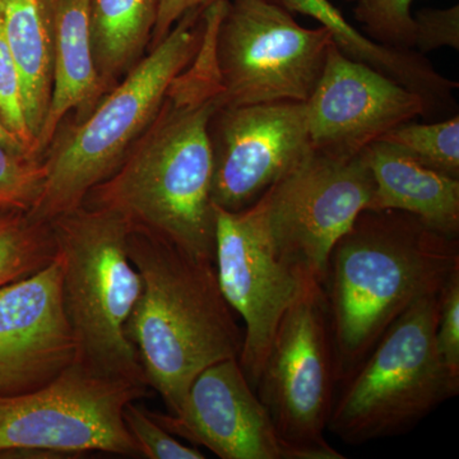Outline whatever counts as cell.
<instances>
[{"instance_id":"obj_15","label":"cell","mask_w":459,"mask_h":459,"mask_svg":"<svg viewBox=\"0 0 459 459\" xmlns=\"http://www.w3.org/2000/svg\"><path fill=\"white\" fill-rule=\"evenodd\" d=\"M75 360L56 255L42 270L0 287V395L36 391Z\"/></svg>"},{"instance_id":"obj_28","label":"cell","mask_w":459,"mask_h":459,"mask_svg":"<svg viewBox=\"0 0 459 459\" xmlns=\"http://www.w3.org/2000/svg\"><path fill=\"white\" fill-rule=\"evenodd\" d=\"M217 2H222V0H159L156 23L153 27L150 49L164 40L175 23L184 14L188 13L193 9L208 7V5L214 4Z\"/></svg>"},{"instance_id":"obj_9","label":"cell","mask_w":459,"mask_h":459,"mask_svg":"<svg viewBox=\"0 0 459 459\" xmlns=\"http://www.w3.org/2000/svg\"><path fill=\"white\" fill-rule=\"evenodd\" d=\"M148 386L95 376L74 362L49 385L0 395V455L42 449L74 458L101 452L141 458L123 413Z\"/></svg>"},{"instance_id":"obj_25","label":"cell","mask_w":459,"mask_h":459,"mask_svg":"<svg viewBox=\"0 0 459 459\" xmlns=\"http://www.w3.org/2000/svg\"><path fill=\"white\" fill-rule=\"evenodd\" d=\"M0 119L36 157V140L30 131L23 104L22 83L5 41L0 21ZM40 159V157H39Z\"/></svg>"},{"instance_id":"obj_18","label":"cell","mask_w":459,"mask_h":459,"mask_svg":"<svg viewBox=\"0 0 459 459\" xmlns=\"http://www.w3.org/2000/svg\"><path fill=\"white\" fill-rule=\"evenodd\" d=\"M0 21L22 83L27 124L38 142L54 83L53 39L45 0H0Z\"/></svg>"},{"instance_id":"obj_1","label":"cell","mask_w":459,"mask_h":459,"mask_svg":"<svg viewBox=\"0 0 459 459\" xmlns=\"http://www.w3.org/2000/svg\"><path fill=\"white\" fill-rule=\"evenodd\" d=\"M226 2L205 8L204 40L169 87L155 119L122 164L90 190L82 205L119 214L198 258L214 262L211 117L222 107L214 32Z\"/></svg>"},{"instance_id":"obj_27","label":"cell","mask_w":459,"mask_h":459,"mask_svg":"<svg viewBox=\"0 0 459 459\" xmlns=\"http://www.w3.org/2000/svg\"><path fill=\"white\" fill-rule=\"evenodd\" d=\"M435 340L444 367L459 380V268L453 272L440 294Z\"/></svg>"},{"instance_id":"obj_14","label":"cell","mask_w":459,"mask_h":459,"mask_svg":"<svg viewBox=\"0 0 459 459\" xmlns=\"http://www.w3.org/2000/svg\"><path fill=\"white\" fill-rule=\"evenodd\" d=\"M148 413L174 437L222 459H304L281 437L238 359L202 371L177 412Z\"/></svg>"},{"instance_id":"obj_24","label":"cell","mask_w":459,"mask_h":459,"mask_svg":"<svg viewBox=\"0 0 459 459\" xmlns=\"http://www.w3.org/2000/svg\"><path fill=\"white\" fill-rule=\"evenodd\" d=\"M124 422L141 455L148 459H204L195 446H186L159 424L146 409L129 402L124 409Z\"/></svg>"},{"instance_id":"obj_4","label":"cell","mask_w":459,"mask_h":459,"mask_svg":"<svg viewBox=\"0 0 459 459\" xmlns=\"http://www.w3.org/2000/svg\"><path fill=\"white\" fill-rule=\"evenodd\" d=\"M205 8L184 14L90 115L57 128L42 155L45 181L40 197L27 212L33 220L50 222L81 207L90 190L119 168L155 119L172 81L197 56Z\"/></svg>"},{"instance_id":"obj_13","label":"cell","mask_w":459,"mask_h":459,"mask_svg":"<svg viewBox=\"0 0 459 459\" xmlns=\"http://www.w3.org/2000/svg\"><path fill=\"white\" fill-rule=\"evenodd\" d=\"M307 108L313 150L338 159L361 155L395 126L429 115L421 96L344 56L336 42Z\"/></svg>"},{"instance_id":"obj_5","label":"cell","mask_w":459,"mask_h":459,"mask_svg":"<svg viewBox=\"0 0 459 459\" xmlns=\"http://www.w3.org/2000/svg\"><path fill=\"white\" fill-rule=\"evenodd\" d=\"M62 270L66 316L77 364L95 376L147 385L126 325L142 279L128 252L129 225L119 214L81 207L50 221Z\"/></svg>"},{"instance_id":"obj_11","label":"cell","mask_w":459,"mask_h":459,"mask_svg":"<svg viewBox=\"0 0 459 459\" xmlns=\"http://www.w3.org/2000/svg\"><path fill=\"white\" fill-rule=\"evenodd\" d=\"M214 267L226 301L246 325L238 362L255 388L283 314L318 281L277 253L255 204L237 212L214 205Z\"/></svg>"},{"instance_id":"obj_7","label":"cell","mask_w":459,"mask_h":459,"mask_svg":"<svg viewBox=\"0 0 459 459\" xmlns=\"http://www.w3.org/2000/svg\"><path fill=\"white\" fill-rule=\"evenodd\" d=\"M333 42L272 0H228L214 32L222 107L307 102Z\"/></svg>"},{"instance_id":"obj_22","label":"cell","mask_w":459,"mask_h":459,"mask_svg":"<svg viewBox=\"0 0 459 459\" xmlns=\"http://www.w3.org/2000/svg\"><path fill=\"white\" fill-rule=\"evenodd\" d=\"M352 5L353 16L365 35L394 49H413V0H343Z\"/></svg>"},{"instance_id":"obj_20","label":"cell","mask_w":459,"mask_h":459,"mask_svg":"<svg viewBox=\"0 0 459 459\" xmlns=\"http://www.w3.org/2000/svg\"><path fill=\"white\" fill-rule=\"evenodd\" d=\"M56 255L49 222L23 211L0 212V287L42 270Z\"/></svg>"},{"instance_id":"obj_26","label":"cell","mask_w":459,"mask_h":459,"mask_svg":"<svg viewBox=\"0 0 459 459\" xmlns=\"http://www.w3.org/2000/svg\"><path fill=\"white\" fill-rule=\"evenodd\" d=\"M413 48L420 54L440 48L459 49V5L420 9L413 16Z\"/></svg>"},{"instance_id":"obj_3","label":"cell","mask_w":459,"mask_h":459,"mask_svg":"<svg viewBox=\"0 0 459 459\" xmlns=\"http://www.w3.org/2000/svg\"><path fill=\"white\" fill-rule=\"evenodd\" d=\"M128 252L142 290L126 337L140 356L148 388L174 413L202 371L238 359L243 332L222 294L214 262L134 228H129Z\"/></svg>"},{"instance_id":"obj_2","label":"cell","mask_w":459,"mask_h":459,"mask_svg":"<svg viewBox=\"0 0 459 459\" xmlns=\"http://www.w3.org/2000/svg\"><path fill=\"white\" fill-rule=\"evenodd\" d=\"M459 268L457 238L400 211L365 210L329 256L327 298L337 385L416 301Z\"/></svg>"},{"instance_id":"obj_21","label":"cell","mask_w":459,"mask_h":459,"mask_svg":"<svg viewBox=\"0 0 459 459\" xmlns=\"http://www.w3.org/2000/svg\"><path fill=\"white\" fill-rule=\"evenodd\" d=\"M419 164L459 179V117L430 124L404 123L383 135Z\"/></svg>"},{"instance_id":"obj_29","label":"cell","mask_w":459,"mask_h":459,"mask_svg":"<svg viewBox=\"0 0 459 459\" xmlns=\"http://www.w3.org/2000/svg\"><path fill=\"white\" fill-rule=\"evenodd\" d=\"M0 144L7 147L8 150L13 151V152L18 153V155L31 157V159H39V157L33 155L31 150H30V148L27 147L26 144L23 143V142L21 141L7 126H5L2 119H0Z\"/></svg>"},{"instance_id":"obj_16","label":"cell","mask_w":459,"mask_h":459,"mask_svg":"<svg viewBox=\"0 0 459 459\" xmlns=\"http://www.w3.org/2000/svg\"><path fill=\"white\" fill-rule=\"evenodd\" d=\"M54 49V83L50 107L36 152L42 160L65 117L80 122L105 96L91 51L92 0H45Z\"/></svg>"},{"instance_id":"obj_30","label":"cell","mask_w":459,"mask_h":459,"mask_svg":"<svg viewBox=\"0 0 459 459\" xmlns=\"http://www.w3.org/2000/svg\"><path fill=\"white\" fill-rule=\"evenodd\" d=\"M272 2L286 8L292 14L300 13L304 16H309L322 4L323 0H272Z\"/></svg>"},{"instance_id":"obj_8","label":"cell","mask_w":459,"mask_h":459,"mask_svg":"<svg viewBox=\"0 0 459 459\" xmlns=\"http://www.w3.org/2000/svg\"><path fill=\"white\" fill-rule=\"evenodd\" d=\"M336 385L325 285L312 282L283 314L255 385L281 437L304 459L344 458L325 435Z\"/></svg>"},{"instance_id":"obj_17","label":"cell","mask_w":459,"mask_h":459,"mask_svg":"<svg viewBox=\"0 0 459 459\" xmlns=\"http://www.w3.org/2000/svg\"><path fill=\"white\" fill-rule=\"evenodd\" d=\"M362 153L374 181L368 210L412 214L435 231L458 238V178L419 164L388 142H373Z\"/></svg>"},{"instance_id":"obj_23","label":"cell","mask_w":459,"mask_h":459,"mask_svg":"<svg viewBox=\"0 0 459 459\" xmlns=\"http://www.w3.org/2000/svg\"><path fill=\"white\" fill-rule=\"evenodd\" d=\"M45 181L42 160L18 155L0 144V212H29Z\"/></svg>"},{"instance_id":"obj_10","label":"cell","mask_w":459,"mask_h":459,"mask_svg":"<svg viewBox=\"0 0 459 459\" xmlns=\"http://www.w3.org/2000/svg\"><path fill=\"white\" fill-rule=\"evenodd\" d=\"M373 192L364 153L338 159L312 150L255 204L277 253L325 285L332 250L368 210Z\"/></svg>"},{"instance_id":"obj_12","label":"cell","mask_w":459,"mask_h":459,"mask_svg":"<svg viewBox=\"0 0 459 459\" xmlns=\"http://www.w3.org/2000/svg\"><path fill=\"white\" fill-rule=\"evenodd\" d=\"M213 205L246 210L310 151L307 102L220 107L210 122Z\"/></svg>"},{"instance_id":"obj_6","label":"cell","mask_w":459,"mask_h":459,"mask_svg":"<svg viewBox=\"0 0 459 459\" xmlns=\"http://www.w3.org/2000/svg\"><path fill=\"white\" fill-rule=\"evenodd\" d=\"M440 294L402 314L344 380L327 429L338 439L361 446L407 433L458 394L459 380L444 367L435 340Z\"/></svg>"},{"instance_id":"obj_19","label":"cell","mask_w":459,"mask_h":459,"mask_svg":"<svg viewBox=\"0 0 459 459\" xmlns=\"http://www.w3.org/2000/svg\"><path fill=\"white\" fill-rule=\"evenodd\" d=\"M159 0H92L91 51L105 95L150 47Z\"/></svg>"}]
</instances>
